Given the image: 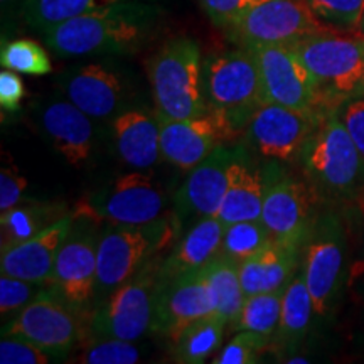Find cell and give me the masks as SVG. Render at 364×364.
Instances as JSON below:
<instances>
[{
    "instance_id": "26",
    "label": "cell",
    "mask_w": 364,
    "mask_h": 364,
    "mask_svg": "<svg viewBox=\"0 0 364 364\" xmlns=\"http://www.w3.org/2000/svg\"><path fill=\"white\" fill-rule=\"evenodd\" d=\"M203 273L215 302V316L221 318L226 327L236 329L247 299L240 280V263L220 253L203 267Z\"/></svg>"
},
{
    "instance_id": "18",
    "label": "cell",
    "mask_w": 364,
    "mask_h": 364,
    "mask_svg": "<svg viewBox=\"0 0 364 364\" xmlns=\"http://www.w3.org/2000/svg\"><path fill=\"white\" fill-rule=\"evenodd\" d=\"M235 149L221 145L191 171L174 194V215L181 226L188 221L216 218L225 199Z\"/></svg>"
},
{
    "instance_id": "3",
    "label": "cell",
    "mask_w": 364,
    "mask_h": 364,
    "mask_svg": "<svg viewBox=\"0 0 364 364\" xmlns=\"http://www.w3.org/2000/svg\"><path fill=\"white\" fill-rule=\"evenodd\" d=\"M179 231L174 213L147 225H105L98 241L97 302L171 248Z\"/></svg>"
},
{
    "instance_id": "13",
    "label": "cell",
    "mask_w": 364,
    "mask_h": 364,
    "mask_svg": "<svg viewBox=\"0 0 364 364\" xmlns=\"http://www.w3.org/2000/svg\"><path fill=\"white\" fill-rule=\"evenodd\" d=\"M314 194L311 186L294 176L265 177L262 221L277 243L299 253L306 247L316 225L312 216Z\"/></svg>"
},
{
    "instance_id": "39",
    "label": "cell",
    "mask_w": 364,
    "mask_h": 364,
    "mask_svg": "<svg viewBox=\"0 0 364 364\" xmlns=\"http://www.w3.org/2000/svg\"><path fill=\"white\" fill-rule=\"evenodd\" d=\"M53 358L31 341L19 336H2L0 341V363L2 364H48Z\"/></svg>"
},
{
    "instance_id": "20",
    "label": "cell",
    "mask_w": 364,
    "mask_h": 364,
    "mask_svg": "<svg viewBox=\"0 0 364 364\" xmlns=\"http://www.w3.org/2000/svg\"><path fill=\"white\" fill-rule=\"evenodd\" d=\"M75 216L68 213L33 238L2 250L0 270L6 275L48 284L63 243L70 235Z\"/></svg>"
},
{
    "instance_id": "5",
    "label": "cell",
    "mask_w": 364,
    "mask_h": 364,
    "mask_svg": "<svg viewBox=\"0 0 364 364\" xmlns=\"http://www.w3.org/2000/svg\"><path fill=\"white\" fill-rule=\"evenodd\" d=\"M203 91L209 108L221 113L238 134L247 130L255 112L267 103L260 70L243 46L203 59Z\"/></svg>"
},
{
    "instance_id": "36",
    "label": "cell",
    "mask_w": 364,
    "mask_h": 364,
    "mask_svg": "<svg viewBox=\"0 0 364 364\" xmlns=\"http://www.w3.org/2000/svg\"><path fill=\"white\" fill-rule=\"evenodd\" d=\"M49 284H41V282H31L17 277L6 275L0 277V312L4 318H11L17 312L22 311L27 304L44 292Z\"/></svg>"
},
{
    "instance_id": "43",
    "label": "cell",
    "mask_w": 364,
    "mask_h": 364,
    "mask_svg": "<svg viewBox=\"0 0 364 364\" xmlns=\"http://www.w3.org/2000/svg\"><path fill=\"white\" fill-rule=\"evenodd\" d=\"M353 277H359V279H364V262H361L356 268H354Z\"/></svg>"
},
{
    "instance_id": "34",
    "label": "cell",
    "mask_w": 364,
    "mask_h": 364,
    "mask_svg": "<svg viewBox=\"0 0 364 364\" xmlns=\"http://www.w3.org/2000/svg\"><path fill=\"white\" fill-rule=\"evenodd\" d=\"M314 16L338 33H359L364 0H304Z\"/></svg>"
},
{
    "instance_id": "23",
    "label": "cell",
    "mask_w": 364,
    "mask_h": 364,
    "mask_svg": "<svg viewBox=\"0 0 364 364\" xmlns=\"http://www.w3.org/2000/svg\"><path fill=\"white\" fill-rule=\"evenodd\" d=\"M263 196H265V177L262 171L253 166L245 147H235L228 189L216 218L223 225L262 220Z\"/></svg>"
},
{
    "instance_id": "30",
    "label": "cell",
    "mask_w": 364,
    "mask_h": 364,
    "mask_svg": "<svg viewBox=\"0 0 364 364\" xmlns=\"http://www.w3.org/2000/svg\"><path fill=\"white\" fill-rule=\"evenodd\" d=\"M63 204H17L16 208L7 209L0 216V228H2V250H7L21 241L33 238L41 233L44 228L61 220L65 213Z\"/></svg>"
},
{
    "instance_id": "29",
    "label": "cell",
    "mask_w": 364,
    "mask_h": 364,
    "mask_svg": "<svg viewBox=\"0 0 364 364\" xmlns=\"http://www.w3.org/2000/svg\"><path fill=\"white\" fill-rule=\"evenodd\" d=\"M225 331L226 324L215 314L193 322L171 341L172 361L182 364H201L208 361V358H211L221 346Z\"/></svg>"
},
{
    "instance_id": "37",
    "label": "cell",
    "mask_w": 364,
    "mask_h": 364,
    "mask_svg": "<svg viewBox=\"0 0 364 364\" xmlns=\"http://www.w3.org/2000/svg\"><path fill=\"white\" fill-rule=\"evenodd\" d=\"M272 339L255 334L250 331H240L233 339L221 349L213 359L215 364H253L260 361V354L265 351Z\"/></svg>"
},
{
    "instance_id": "38",
    "label": "cell",
    "mask_w": 364,
    "mask_h": 364,
    "mask_svg": "<svg viewBox=\"0 0 364 364\" xmlns=\"http://www.w3.org/2000/svg\"><path fill=\"white\" fill-rule=\"evenodd\" d=\"M211 22L221 29H231L241 17L265 0H198Z\"/></svg>"
},
{
    "instance_id": "41",
    "label": "cell",
    "mask_w": 364,
    "mask_h": 364,
    "mask_svg": "<svg viewBox=\"0 0 364 364\" xmlns=\"http://www.w3.org/2000/svg\"><path fill=\"white\" fill-rule=\"evenodd\" d=\"M338 113L349 136L364 159V97L348 100V103L343 105Z\"/></svg>"
},
{
    "instance_id": "28",
    "label": "cell",
    "mask_w": 364,
    "mask_h": 364,
    "mask_svg": "<svg viewBox=\"0 0 364 364\" xmlns=\"http://www.w3.org/2000/svg\"><path fill=\"white\" fill-rule=\"evenodd\" d=\"M122 2L130 0H26L21 6V17L27 27L44 34L63 22Z\"/></svg>"
},
{
    "instance_id": "4",
    "label": "cell",
    "mask_w": 364,
    "mask_h": 364,
    "mask_svg": "<svg viewBox=\"0 0 364 364\" xmlns=\"http://www.w3.org/2000/svg\"><path fill=\"white\" fill-rule=\"evenodd\" d=\"M203 54L198 41H167L147 61V76L159 117H201L211 110L203 91Z\"/></svg>"
},
{
    "instance_id": "11",
    "label": "cell",
    "mask_w": 364,
    "mask_h": 364,
    "mask_svg": "<svg viewBox=\"0 0 364 364\" xmlns=\"http://www.w3.org/2000/svg\"><path fill=\"white\" fill-rule=\"evenodd\" d=\"M228 33L235 43L250 48L292 46L311 36L338 31L318 21L304 0H265L250 9Z\"/></svg>"
},
{
    "instance_id": "12",
    "label": "cell",
    "mask_w": 364,
    "mask_h": 364,
    "mask_svg": "<svg viewBox=\"0 0 364 364\" xmlns=\"http://www.w3.org/2000/svg\"><path fill=\"white\" fill-rule=\"evenodd\" d=\"M80 314L68 306L51 287L9 318L2 336H19L31 341L53 359H66L78 341Z\"/></svg>"
},
{
    "instance_id": "35",
    "label": "cell",
    "mask_w": 364,
    "mask_h": 364,
    "mask_svg": "<svg viewBox=\"0 0 364 364\" xmlns=\"http://www.w3.org/2000/svg\"><path fill=\"white\" fill-rule=\"evenodd\" d=\"M81 364H135L140 361L139 348L132 341L93 338L75 359Z\"/></svg>"
},
{
    "instance_id": "16",
    "label": "cell",
    "mask_w": 364,
    "mask_h": 364,
    "mask_svg": "<svg viewBox=\"0 0 364 364\" xmlns=\"http://www.w3.org/2000/svg\"><path fill=\"white\" fill-rule=\"evenodd\" d=\"M213 314L215 302L203 268L181 273L172 279L159 280L150 331L172 341L184 327Z\"/></svg>"
},
{
    "instance_id": "15",
    "label": "cell",
    "mask_w": 364,
    "mask_h": 364,
    "mask_svg": "<svg viewBox=\"0 0 364 364\" xmlns=\"http://www.w3.org/2000/svg\"><path fill=\"white\" fill-rule=\"evenodd\" d=\"M157 118L161 124L162 157L181 171H193L209 154L238 136L230 122L215 110L182 120L159 115Z\"/></svg>"
},
{
    "instance_id": "25",
    "label": "cell",
    "mask_w": 364,
    "mask_h": 364,
    "mask_svg": "<svg viewBox=\"0 0 364 364\" xmlns=\"http://www.w3.org/2000/svg\"><path fill=\"white\" fill-rule=\"evenodd\" d=\"M299 252L270 241L265 248L240 262V280L247 297L255 294L275 292L285 289L294 277Z\"/></svg>"
},
{
    "instance_id": "24",
    "label": "cell",
    "mask_w": 364,
    "mask_h": 364,
    "mask_svg": "<svg viewBox=\"0 0 364 364\" xmlns=\"http://www.w3.org/2000/svg\"><path fill=\"white\" fill-rule=\"evenodd\" d=\"M225 225L218 218L196 221L189 231L172 247V252L159 265V280H167L194 270H201L221 253Z\"/></svg>"
},
{
    "instance_id": "22",
    "label": "cell",
    "mask_w": 364,
    "mask_h": 364,
    "mask_svg": "<svg viewBox=\"0 0 364 364\" xmlns=\"http://www.w3.org/2000/svg\"><path fill=\"white\" fill-rule=\"evenodd\" d=\"M41 127L53 147L71 166H81L93 150V124L91 117L81 112L70 100H56L46 105L41 113Z\"/></svg>"
},
{
    "instance_id": "1",
    "label": "cell",
    "mask_w": 364,
    "mask_h": 364,
    "mask_svg": "<svg viewBox=\"0 0 364 364\" xmlns=\"http://www.w3.org/2000/svg\"><path fill=\"white\" fill-rule=\"evenodd\" d=\"M161 12L147 0L115 4L46 31L44 44L59 58L127 56L156 34Z\"/></svg>"
},
{
    "instance_id": "17",
    "label": "cell",
    "mask_w": 364,
    "mask_h": 364,
    "mask_svg": "<svg viewBox=\"0 0 364 364\" xmlns=\"http://www.w3.org/2000/svg\"><path fill=\"white\" fill-rule=\"evenodd\" d=\"M322 118L277 103H265L255 112L245 132L250 145L262 157L289 162L297 159Z\"/></svg>"
},
{
    "instance_id": "14",
    "label": "cell",
    "mask_w": 364,
    "mask_h": 364,
    "mask_svg": "<svg viewBox=\"0 0 364 364\" xmlns=\"http://www.w3.org/2000/svg\"><path fill=\"white\" fill-rule=\"evenodd\" d=\"M346 258V238L338 218L322 216L316 221L306 245L304 277L314 302V312L326 317L334 306L341 282H343Z\"/></svg>"
},
{
    "instance_id": "7",
    "label": "cell",
    "mask_w": 364,
    "mask_h": 364,
    "mask_svg": "<svg viewBox=\"0 0 364 364\" xmlns=\"http://www.w3.org/2000/svg\"><path fill=\"white\" fill-rule=\"evenodd\" d=\"M161 260L149 262L142 270L118 285L90 312L91 338L139 341L152 327L154 300Z\"/></svg>"
},
{
    "instance_id": "45",
    "label": "cell",
    "mask_w": 364,
    "mask_h": 364,
    "mask_svg": "<svg viewBox=\"0 0 364 364\" xmlns=\"http://www.w3.org/2000/svg\"><path fill=\"white\" fill-rule=\"evenodd\" d=\"M287 363H290V364H295V363L307 364V363H309V359H306V358H290V359H287Z\"/></svg>"
},
{
    "instance_id": "42",
    "label": "cell",
    "mask_w": 364,
    "mask_h": 364,
    "mask_svg": "<svg viewBox=\"0 0 364 364\" xmlns=\"http://www.w3.org/2000/svg\"><path fill=\"white\" fill-rule=\"evenodd\" d=\"M27 189V179L16 172L12 167L0 171V211L16 208L22 201Z\"/></svg>"
},
{
    "instance_id": "10",
    "label": "cell",
    "mask_w": 364,
    "mask_h": 364,
    "mask_svg": "<svg viewBox=\"0 0 364 364\" xmlns=\"http://www.w3.org/2000/svg\"><path fill=\"white\" fill-rule=\"evenodd\" d=\"M260 70L265 102L311 115L326 117V107L316 80L290 46H250Z\"/></svg>"
},
{
    "instance_id": "27",
    "label": "cell",
    "mask_w": 364,
    "mask_h": 364,
    "mask_svg": "<svg viewBox=\"0 0 364 364\" xmlns=\"http://www.w3.org/2000/svg\"><path fill=\"white\" fill-rule=\"evenodd\" d=\"M314 312V302L306 284L304 272L295 273L284 290L282 297L280 326L275 334V341L285 348L297 344L306 338L311 327Z\"/></svg>"
},
{
    "instance_id": "21",
    "label": "cell",
    "mask_w": 364,
    "mask_h": 364,
    "mask_svg": "<svg viewBox=\"0 0 364 364\" xmlns=\"http://www.w3.org/2000/svg\"><path fill=\"white\" fill-rule=\"evenodd\" d=\"M117 156L132 169H150L161 161V124L145 110H124L112 122Z\"/></svg>"
},
{
    "instance_id": "6",
    "label": "cell",
    "mask_w": 364,
    "mask_h": 364,
    "mask_svg": "<svg viewBox=\"0 0 364 364\" xmlns=\"http://www.w3.org/2000/svg\"><path fill=\"white\" fill-rule=\"evenodd\" d=\"M316 80L329 110L364 97V36L326 33L290 46Z\"/></svg>"
},
{
    "instance_id": "44",
    "label": "cell",
    "mask_w": 364,
    "mask_h": 364,
    "mask_svg": "<svg viewBox=\"0 0 364 364\" xmlns=\"http://www.w3.org/2000/svg\"><path fill=\"white\" fill-rule=\"evenodd\" d=\"M0 2H2V6L6 7V6H14V4H21V6H22L26 0H0Z\"/></svg>"
},
{
    "instance_id": "32",
    "label": "cell",
    "mask_w": 364,
    "mask_h": 364,
    "mask_svg": "<svg viewBox=\"0 0 364 364\" xmlns=\"http://www.w3.org/2000/svg\"><path fill=\"white\" fill-rule=\"evenodd\" d=\"M0 65L19 75L46 76L53 71L49 53L34 39H14L2 44Z\"/></svg>"
},
{
    "instance_id": "8",
    "label": "cell",
    "mask_w": 364,
    "mask_h": 364,
    "mask_svg": "<svg viewBox=\"0 0 364 364\" xmlns=\"http://www.w3.org/2000/svg\"><path fill=\"white\" fill-rule=\"evenodd\" d=\"M73 215L98 225H147L166 215V198L152 176L135 169L81 199Z\"/></svg>"
},
{
    "instance_id": "33",
    "label": "cell",
    "mask_w": 364,
    "mask_h": 364,
    "mask_svg": "<svg viewBox=\"0 0 364 364\" xmlns=\"http://www.w3.org/2000/svg\"><path fill=\"white\" fill-rule=\"evenodd\" d=\"M270 241L273 238L262 220L231 223L225 225L223 231L221 253L240 263L265 248Z\"/></svg>"
},
{
    "instance_id": "9",
    "label": "cell",
    "mask_w": 364,
    "mask_h": 364,
    "mask_svg": "<svg viewBox=\"0 0 364 364\" xmlns=\"http://www.w3.org/2000/svg\"><path fill=\"white\" fill-rule=\"evenodd\" d=\"M97 226L98 223L88 218L75 216L48 282L54 292L80 316L90 314L97 302L98 241L102 233Z\"/></svg>"
},
{
    "instance_id": "31",
    "label": "cell",
    "mask_w": 364,
    "mask_h": 364,
    "mask_svg": "<svg viewBox=\"0 0 364 364\" xmlns=\"http://www.w3.org/2000/svg\"><path fill=\"white\" fill-rule=\"evenodd\" d=\"M284 290L285 289L275 290V292L255 294L245 299L236 331H250L255 334L265 336L268 339L275 338L280 326Z\"/></svg>"
},
{
    "instance_id": "2",
    "label": "cell",
    "mask_w": 364,
    "mask_h": 364,
    "mask_svg": "<svg viewBox=\"0 0 364 364\" xmlns=\"http://www.w3.org/2000/svg\"><path fill=\"white\" fill-rule=\"evenodd\" d=\"M312 191L327 199H351L364 189V159L341 120L338 110L322 118L299 152Z\"/></svg>"
},
{
    "instance_id": "19",
    "label": "cell",
    "mask_w": 364,
    "mask_h": 364,
    "mask_svg": "<svg viewBox=\"0 0 364 364\" xmlns=\"http://www.w3.org/2000/svg\"><path fill=\"white\" fill-rule=\"evenodd\" d=\"M61 90L73 105L91 118H108L118 112L127 95L124 73L107 63H86L71 68Z\"/></svg>"
},
{
    "instance_id": "40",
    "label": "cell",
    "mask_w": 364,
    "mask_h": 364,
    "mask_svg": "<svg viewBox=\"0 0 364 364\" xmlns=\"http://www.w3.org/2000/svg\"><path fill=\"white\" fill-rule=\"evenodd\" d=\"M26 98V85L21 75L4 68L0 73V108L4 113H16L21 110Z\"/></svg>"
},
{
    "instance_id": "46",
    "label": "cell",
    "mask_w": 364,
    "mask_h": 364,
    "mask_svg": "<svg viewBox=\"0 0 364 364\" xmlns=\"http://www.w3.org/2000/svg\"><path fill=\"white\" fill-rule=\"evenodd\" d=\"M359 33H361L359 36H364V19H363V24H361V29H359Z\"/></svg>"
}]
</instances>
